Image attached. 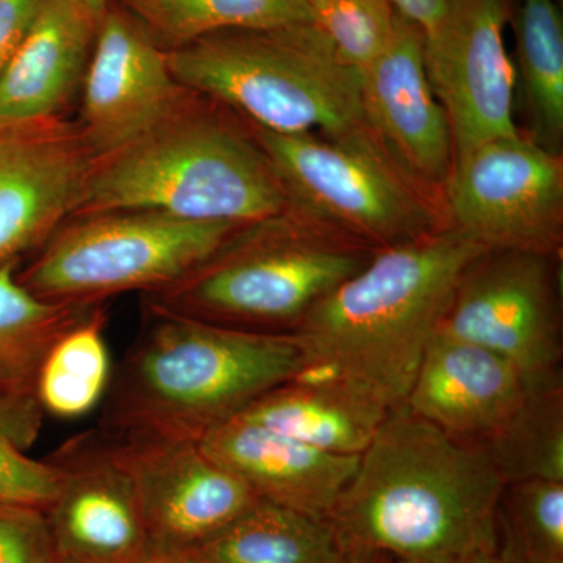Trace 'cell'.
<instances>
[{"instance_id": "cell-11", "label": "cell", "mask_w": 563, "mask_h": 563, "mask_svg": "<svg viewBox=\"0 0 563 563\" xmlns=\"http://www.w3.org/2000/svg\"><path fill=\"white\" fill-rule=\"evenodd\" d=\"M57 493L44 512L57 563H144L155 553L139 493L113 439L95 429L47 457Z\"/></svg>"}, {"instance_id": "cell-23", "label": "cell", "mask_w": 563, "mask_h": 563, "mask_svg": "<svg viewBox=\"0 0 563 563\" xmlns=\"http://www.w3.org/2000/svg\"><path fill=\"white\" fill-rule=\"evenodd\" d=\"M18 265L0 268V401L36 398V373L52 342L96 307L41 301L18 280Z\"/></svg>"}, {"instance_id": "cell-26", "label": "cell", "mask_w": 563, "mask_h": 563, "mask_svg": "<svg viewBox=\"0 0 563 563\" xmlns=\"http://www.w3.org/2000/svg\"><path fill=\"white\" fill-rule=\"evenodd\" d=\"M517 46L537 131L558 144L563 135V22L555 0H523Z\"/></svg>"}, {"instance_id": "cell-9", "label": "cell", "mask_w": 563, "mask_h": 563, "mask_svg": "<svg viewBox=\"0 0 563 563\" xmlns=\"http://www.w3.org/2000/svg\"><path fill=\"white\" fill-rule=\"evenodd\" d=\"M439 332L512 363L526 388L562 383V332L551 254L487 251L463 274Z\"/></svg>"}, {"instance_id": "cell-19", "label": "cell", "mask_w": 563, "mask_h": 563, "mask_svg": "<svg viewBox=\"0 0 563 563\" xmlns=\"http://www.w3.org/2000/svg\"><path fill=\"white\" fill-rule=\"evenodd\" d=\"M101 21L80 0H43L0 77V125L65 118L84 85Z\"/></svg>"}, {"instance_id": "cell-6", "label": "cell", "mask_w": 563, "mask_h": 563, "mask_svg": "<svg viewBox=\"0 0 563 563\" xmlns=\"http://www.w3.org/2000/svg\"><path fill=\"white\" fill-rule=\"evenodd\" d=\"M372 257L285 213L243 225L180 279L143 295L144 309L291 335L314 303Z\"/></svg>"}, {"instance_id": "cell-20", "label": "cell", "mask_w": 563, "mask_h": 563, "mask_svg": "<svg viewBox=\"0 0 563 563\" xmlns=\"http://www.w3.org/2000/svg\"><path fill=\"white\" fill-rule=\"evenodd\" d=\"M388 412L336 377L303 372L266 391L239 417L325 453L361 455Z\"/></svg>"}, {"instance_id": "cell-24", "label": "cell", "mask_w": 563, "mask_h": 563, "mask_svg": "<svg viewBox=\"0 0 563 563\" xmlns=\"http://www.w3.org/2000/svg\"><path fill=\"white\" fill-rule=\"evenodd\" d=\"M106 325L101 303L52 342L35 380L36 399L44 415L76 420L103 402L113 377Z\"/></svg>"}, {"instance_id": "cell-27", "label": "cell", "mask_w": 563, "mask_h": 563, "mask_svg": "<svg viewBox=\"0 0 563 563\" xmlns=\"http://www.w3.org/2000/svg\"><path fill=\"white\" fill-rule=\"evenodd\" d=\"M496 539L504 563H563V483L533 479L504 485Z\"/></svg>"}, {"instance_id": "cell-16", "label": "cell", "mask_w": 563, "mask_h": 563, "mask_svg": "<svg viewBox=\"0 0 563 563\" xmlns=\"http://www.w3.org/2000/svg\"><path fill=\"white\" fill-rule=\"evenodd\" d=\"M366 128L384 140L413 176L443 181L453 165V139L424 65V35L396 14L383 54L362 70Z\"/></svg>"}, {"instance_id": "cell-7", "label": "cell", "mask_w": 563, "mask_h": 563, "mask_svg": "<svg viewBox=\"0 0 563 563\" xmlns=\"http://www.w3.org/2000/svg\"><path fill=\"white\" fill-rule=\"evenodd\" d=\"M242 228L150 209L74 214L16 276L41 301L99 306L122 292L146 295L173 284Z\"/></svg>"}, {"instance_id": "cell-14", "label": "cell", "mask_w": 563, "mask_h": 563, "mask_svg": "<svg viewBox=\"0 0 563 563\" xmlns=\"http://www.w3.org/2000/svg\"><path fill=\"white\" fill-rule=\"evenodd\" d=\"M95 158L66 118L0 125V268L77 213Z\"/></svg>"}, {"instance_id": "cell-33", "label": "cell", "mask_w": 563, "mask_h": 563, "mask_svg": "<svg viewBox=\"0 0 563 563\" xmlns=\"http://www.w3.org/2000/svg\"><path fill=\"white\" fill-rule=\"evenodd\" d=\"M384 562V561H383ZM399 563V562H384ZM431 563H504L499 558L498 550H481L473 553L457 555V558L446 559V561Z\"/></svg>"}, {"instance_id": "cell-28", "label": "cell", "mask_w": 563, "mask_h": 563, "mask_svg": "<svg viewBox=\"0 0 563 563\" xmlns=\"http://www.w3.org/2000/svg\"><path fill=\"white\" fill-rule=\"evenodd\" d=\"M44 412L38 399L0 401V504H22L46 510L57 493L49 462L27 454L38 439Z\"/></svg>"}, {"instance_id": "cell-30", "label": "cell", "mask_w": 563, "mask_h": 563, "mask_svg": "<svg viewBox=\"0 0 563 563\" xmlns=\"http://www.w3.org/2000/svg\"><path fill=\"white\" fill-rule=\"evenodd\" d=\"M0 563H55L49 523L43 509L0 504Z\"/></svg>"}, {"instance_id": "cell-8", "label": "cell", "mask_w": 563, "mask_h": 563, "mask_svg": "<svg viewBox=\"0 0 563 563\" xmlns=\"http://www.w3.org/2000/svg\"><path fill=\"white\" fill-rule=\"evenodd\" d=\"M251 124V122H250ZM295 206L383 247L437 231L431 209L366 133L317 139L250 125Z\"/></svg>"}, {"instance_id": "cell-1", "label": "cell", "mask_w": 563, "mask_h": 563, "mask_svg": "<svg viewBox=\"0 0 563 563\" xmlns=\"http://www.w3.org/2000/svg\"><path fill=\"white\" fill-rule=\"evenodd\" d=\"M490 455L406 404L388 412L328 521L343 554L431 563L496 550L504 490Z\"/></svg>"}, {"instance_id": "cell-2", "label": "cell", "mask_w": 563, "mask_h": 563, "mask_svg": "<svg viewBox=\"0 0 563 563\" xmlns=\"http://www.w3.org/2000/svg\"><path fill=\"white\" fill-rule=\"evenodd\" d=\"M487 251L453 228L383 247L291 333L303 372L336 377L388 410L402 406L459 282Z\"/></svg>"}, {"instance_id": "cell-32", "label": "cell", "mask_w": 563, "mask_h": 563, "mask_svg": "<svg viewBox=\"0 0 563 563\" xmlns=\"http://www.w3.org/2000/svg\"><path fill=\"white\" fill-rule=\"evenodd\" d=\"M396 14L417 25L422 35H429L442 24L451 0H388Z\"/></svg>"}, {"instance_id": "cell-22", "label": "cell", "mask_w": 563, "mask_h": 563, "mask_svg": "<svg viewBox=\"0 0 563 563\" xmlns=\"http://www.w3.org/2000/svg\"><path fill=\"white\" fill-rule=\"evenodd\" d=\"M139 22L162 51L221 31L313 24L306 0H109Z\"/></svg>"}, {"instance_id": "cell-34", "label": "cell", "mask_w": 563, "mask_h": 563, "mask_svg": "<svg viewBox=\"0 0 563 563\" xmlns=\"http://www.w3.org/2000/svg\"><path fill=\"white\" fill-rule=\"evenodd\" d=\"M144 563H192L179 554L157 553Z\"/></svg>"}, {"instance_id": "cell-29", "label": "cell", "mask_w": 563, "mask_h": 563, "mask_svg": "<svg viewBox=\"0 0 563 563\" xmlns=\"http://www.w3.org/2000/svg\"><path fill=\"white\" fill-rule=\"evenodd\" d=\"M313 24L339 57L362 70L390 43L396 13L388 0H306Z\"/></svg>"}, {"instance_id": "cell-18", "label": "cell", "mask_w": 563, "mask_h": 563, "mask_svg": "<svg viewBox=\"0 0 563 563\" xmlns=\"http://www.w3.org/2000/svg\"><path fill=\"white\" fill-rule=\"evenodd\" d=\"M199 444L258 498L317 520H328L361 459L325 453L242 417L211 429Z\"/></svg>"}, {"instance_id": "cell-36", "label": "cell", "mask_w": 563, "mask_h": 563, "mask_svg": "<svg viewBox=\"0 0 563 563\" xmlns=\"http://www.w3.org/2000/svg\"><path fill=\"white\" fill-rule=\"evenodd\" d=\"M339 563H384L379 559L365 558V555L343 554L342 561Z\"/></svg>"}, {"instance_id": "cell-3", "label": "cell", "mask_w": 563, "mask_h": 563, "mask_svg": "<svg viewBox=\"0 0 563 563\" xmlns=\"http://www.w3.org/2000/svg\"><path fill=\"white\" fill-rule=\"evenodd\" d=\"M144 312L143 331L103 399L99 429L111 435L201 442L306 369L292 335Z\"/></svg>"}, {"instance_id": "cell-37", "label": "cell", "mask_w": 563, "mask_h": 563, "mask_svg": "<svg viewBox=\"0 0 563 563\" xmlns=\"http://www.w3.org/2000/svg\"><path fill=\"white\" fill-rule=\"evenodd\" d=\"M55 563H57V562H55Z\"/></svg>"}, {"instance_id": "cell-31", "label": "cell", "mask_w": 563, "mask_h": 563, "mask_svg": "<svg viewBox=\"0 0 563 563\" xmlns=\"http://www.w3.org/2000/svg\"><path fill=\"white\" fill-rule=\"evenodd\" d=\"M43 0H0V77L31 31Z\"/></svg>"}, {"instance_id": "cell-21", "label": "cell", "mask_w": 563, "mask_h": 563, "mask_svg": "<svg viewBox=\"0 0 563 563\" xmlns=\"http://www.w3.org/2000/svg\"><path fill=\"white\" fill-rule=\"evenodd\" d=\"M192 563H339L328 520L258 498L206 542L177 553Z\"/></svg>"}, {"instance_id": "cell-35", "label": "cell", "mask_w": 563, "mask_h": 563, "mask_svg": "<svg viewBox=\"0 0 563 563\" xmlns=\"http://www.w3.org/2000/svg\"><path fill=\"white\" fill-rule=\"evenodd\" d=\"M95 16L101 18L107 10V0H80Z\"/></svg>"}, {"instance_id": "cell-10", "label": "cell", "mask_w": 563, "mask_h": 563, "mask_svg": "<svg viewBox=\"0 0 563 563\" xmlns=\"http://www.w3.org/2000/svg\"><path fill=\"white\" fill-rule=\"evenodd\" d=\"M455 231L488 251L553 254L562 236L563 165L518 133L455 155L446 180Z\"/></svg>"}, {"instance_id": "cell-25", "label": "cell", "mask_w": 563, "mask_h": 563, "mask_svg": "<svg viewBox=\"0 0 563 563\" xmlns=\"http://www.w3.org/2000/svg\"><path fill=\"white\" fill-rule=\"evenodd\" d=\"M506 484L563 483V385L528 390L523 406L483 444Z\"/></svg>"}, {"instance_id": "cell-17", "label": "cell", "mask_w": 563, "mask_h": 563, "mask_svg": "<svg viewBox=\"0 0 563 563\" xmlns=\"http://www.w3.org/2000/svg\"><path fill=\"white\" fill-rule=\"evenodd\" d=\"M521 373L479 344L437 331L406 406L459 442L483 446L523 406Z\"/></svg>"}, {"instance_id": "cell-12", "label": "cell", "mask_w": 563, "mask_h": 563, "mask_svg": "<svg viewBox=\"0 0 563 563\" xmlns=\"http://www.w3.org/2000/svg\"><path fill=\"white\" fill-rule=\"evenodd\" d=\"M506 21V0H451L442 24L424 36L426 70L450 122L454 157L520 133L514 121V66L504 44Z\"/></svg>"}, {"instance_id": "cell-13", "label": "cell", "mask_w": 563, "mask_h": 563, "mask_svg": "<svg viewBox=\"0 0 563 563\" xmlns=\"http://www.w3.org/2000/svg\"><path fill=\"white\" fill-rule=\"evenodd\" d=\"M109 435L139 493L155 553L206 542L258 499L199 442Z\"/></svg>"}, {"instance_id": "cell-15", "label": "cell", "mask_w": 563, "mask_h": 563, "mask_svg": "<svg viewBox=\"0 0 563 563\" xmlns=\"http://www.w3.org/2000/svg\"><path fill=\"white\" fill-rule=\"evenodd\" d=\"M79 128L92 155L135 139L180 95L166 52L128 11L107 0L81 85Z\"/></svg>"}, {"instance_id": "cell-5", "label": "cell", "mask_w": 563, "mask_h": 563, "mask_svg": "<svg viewBox=\"0 0 563 563\" xmlns=\"http://www.w3.org/2000/svg\"><path fill=\"white\" fill-rule=\"evenodd\" d=\"M180 87L277 133L365 132L362 73L346 65L314 24L210 33L166 52Z\"/></svg>"}, {"instance_id": "cell-4", "label": "cell", "mask_w": 563, "mask_h": 563, "mask_svg": "<svg viewBox=\"0 0 563 563\" xmlns=\"http://www.w3.org/2000/svg\"><path fill=\"white\" fill-rule=\"evenodd\" d=\"M125 209L247 225L282 217L291 203L251 128L181 87L150 128L92 158L76 214Z\"/></svg>"}]
</instances>
